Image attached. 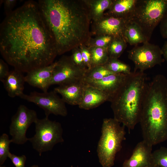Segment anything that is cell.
Listing matches in <instances>:
<instances>
[{
  "mask_svg": "<svg viewBox=\"0 0 167 167\" xmlns=\"http://www.w3.org/2000/svg\"><path fill=\"white\" fill-rule=\"evenodd\" d=\"M0 52L8 64L22 72L54 62L56 44L37 2L25 1L0 25Z\"/></svg>",
  "mask_w": 167,
  "mask_h": 167,
  "instance_id": "6da1fadb",
  "label": "cell"
},
{
  "mask_svg": "<svg viewBox=\"0 0 167 167\" xmlns=\"http://www.w3.org/2000/svg\"><path fill=\"white\" fill-rule=\"evenodd\" d=\"M37 2L54 39L58 55L85 45L91 37V19L83 0H40Z\"/></svg>",
  "mask_w": 167,
  "mask_h": 167,
  "instance_id": "7a4b0ae2",
  "label": "cell"
},
{
  "mask_svg": "<svg viewBox=\"0 0 167 167\" xmlns=\"http://www.w3.org/2000/svg\"><path fill=\"white\" fill-rule=\"evenodd\" d=\"M143 140L153 146L167 140V79L155 76L147 84L139 122Z\"/></svg>",
  "mask_w": 167,
  "mask_h": 167,
  "instance_id": "3957f363",
  "label": "cell"
},
{
  "mask_svg": "<svg viewBox=\"0 0 167 167\" xmlns=\"http://www.w3.org/2000/svg\"><path fill=\"white\" fill-rule=\"evenodd\" d=\"M146 79L144 72H131L110 101L113 118L129 132L139 122Z\"/></svg>",
  "mask_w": 167,
  "mask_h": 167,
  "instance_id": "277c9868",
  "label": "cell"
},
{
  "mask_svg": "<svg viewBox=\"0 0 167 167\" xmlns=\"http://www.w3.org/2000/svg\"><path fill=\"white\" fill-rule=\"evenodd\" d=\"M114 118L103 119L101 135L97 149L99 161L102 167H112L117 154L120 151L126 138L124 125Z\"/></svg>",
  "mask_w": 167,
  "mask_h": 167,
  "instance_id": "5b68a950",
  "label": "cell"
},
{
  "mask_svg": "<svg viewBox=\"0 0 167 167\" xmlns=\"http://www.w3.org/2000/svg\"><path fill=\"white\" fill-rule=\"evenodd\" d=\"M167 15V0H137L129 20L137 24L148 41Z\"/></svg>",
  "mask_w": 167,
  "mask_h": 167,
  "instance_id": "8992f818",
  "label": "cell"
},
{
  "mask_svg": "<svg viewBox=\"0 0 167 167\" xmlns=\"http://www.w3.org/2000/svg\"><path fill=\"white\" fill-rule=\"evenodd\" d=\"M34 123L35 134L28 141L40 156L43 152L51 151L57 144L64 142L62 128L59 122L45 117L38 118Z\"/></svg>",
  "mask_w": 167,
  "mask_h": 167,
  "instance_id": "52a82bcc",
  "label": "cell"
},
{
  "mask_svg": "<svg viewBox=\"0 0 167 167\" xmlns=\"http://www.w3.org/2000/svg\"><path fill=\"white\" fill-rule=\"evenodd\" d=\"M128 57L134 63V72H144L156 65H161L165 61L161 49L159 46L146 42L141 46H135L128 51Z\"/></svg>",
  "mask_w": 167,
  "mask_h": 167,
  "instance_id": "ba28073f",
  "label": "cell"
},
{
  "mask_svg": "<svg viewBox=\"0 0 167 167\" xmlns=\"http://www.w3.org/2000/svg\"><path fill=\"white\" fill-rule=\"evenodd\" d=\"M36 111L29 109L24 105H20L16 113L11 118L9 134L12 137V143L23 144L28 141L26 136L27 129L37 119Z\"/></svg>",
  "mask_w": 167,
  "mask_h": 167,
  "instance_id": "9c48e42d",
  "label": "cell"
},
{
  "mask_svg": "<svg viewBox=\"0 0 167 167\" xmlns=\"http://www.w3.org/2000/svg\"><path fill=\"white\" fill-rule=\"evenodd\" d=\"M54 91L39 92H34L28 95L24 93L20 97L35 104L43 109L45 117L52 114L56 115L66 116L67 111L65 103Z\"/></svg>",
  "mask_w": 167,
  "mask_h": 167,
  "instance_id": "30bf717a",
  "label": "cell"
},
{
  "mask_svg": "<svg viewBox=\"0 0 167 167\" xmlns=\"http://www.w3.org/2000/svg\"><path fill=\"white\" fill-rule=\"evenodd\" d=\"M86 71L77 66L70 56H63L56 62L50 85L59 86L83 80Z\"/></svg>",
  "mask_w": 167,
  "mask_h": 167,
  "instance_id": "8fae6325",
  "label": "cell"
},
{
  "mask_svg": "<svg viewBox=\"0 0 167 167\" xmlns=\"http://www.w3.org/2000/svg\"><path fill=\"white\" fill-rule=\"evenodd\" d=\"M128 20L123 18L104 13L99 19L92 22L90 31L91 35L96 36L108 35L114 37H120L124 39L123 33Z\"/></svg>",
  "mask_w": 167,
  "mask_h": 167,
  "instance_id": "7c38bea8",
  "label": "cell"
},
{
  "mask_svg": "<svg viewBox=\"0 0 167 167\" xmlns=\"http://www.w3.org/2000/svg\"><path fill=\"white\" fill-rule=\"evenodd\" d=\"M56 62L47 66L33 69L27 73L25 82L30 85L46 92L51 86L50 83Z\"/></svg>",
  "mask_w": 167,
  "mask_h": 167,
  "instance_id": "4fadbf2b",
  "label": "cell"
},
{
  "mask_svg": "<svg viewBox=\"0 0 167 167\" xmlns=\"http://www.w3.org/2000/svg\"><path fill=\"white\" fill-rule=\"evenodd\" d=\"M152 147L143 140L138 143L131 157L123 162L122 167H147L152 165Z\"/></svg>",
  "mask_w": 167,
  "mask_h": 167,
  "instance_id": "5bb4252c",
  "label": "cell"
},
{
  "mask_svg": "<svg viewBox=\"0 0 167 167\" xmlns=\"http://www.w3.org/2000/svg\"><path fill=\"white\" fill-rule=\"evenodd\" d=\"M128 75L114 73L108 75L99 80L84 83L100 90L108 96L110 101L112 97L123 84Z\"/></svg>",
  "mask_w": 167,
  "mask_h": 167,
  "instance_id": "9a60e30c",
  "label": "cell"
},
{
  "mask_svg": "<svg viewBox=\"0 0 167 167\" xmlns=\"http://www.w3.org/2000/svg\"><path fill=\"white\" fill-rule=\"evenodd\" d=\"M85 83L83 80L59 85L54 91L62 96L66 103L71 105L80 104L83 96Z\"/></svg>",
  "mask_w": 167,
  "mask_h": 167,
  "instance_id": "2e32d148",
  "label": "cell"
},
{
  "mask_svg": "<svg viewBox=\"0 0 167 167\" xmlns=\"http://www.w3.org/2000/svg\"><path fill=\"white\" fill-rule=\"evenodd\" d=\"M109 101V97L103 92L85 83L82 99L78 106L81 109L89 110Z\"/></svg>",
  "mask_w": 167,
  "mask_h": 167,
  "instance_id": "e0dca14e",
  "label": "cell"
},
{
  "mask_svg": "<svg viewBox=\"0 0 167 167\" xmlns=\"http://www.w3.org/2000/svg\"><path fill=\"white\" fill-rule=\"evenodd\" d=\"M25 76L21 71L14 68L10 71L9 74L2 83L8 96L14 98L20 96L24 94Z\"/></svg>",
  "mask_w": 167,
  "mask_h": 167,
  "instance_id": "ac0fdd59",
  "label": "cell"
},
{
  "mask_svg": "<svg viewBox=\"0 0 167 167\" xmlns=\"http://www.w3.org/2000/svg\"><path fill=\"white\" fill-rule=\"evenodd\" d=\"M137 0H113L109 8L105 13L129 20Z\"/></svg>",
  "mask_w": 167,
  "mask_h": 167,
  "instance_id": "d6986e66",
  "label": "cell"
},
{
  "mask_svg": "<svg viewBox=\"0 0 167 167\" xmlns=\"http://www.w3.org/2000/svg\"><path fill=\"white\" fill-rule=\"evenodd\" d=\"M123 37L130 45L136 46L149 41L139 27L135 23L129 20L124 31Z\"/></svg>",
  "mask_w": 167,
  "mask_h": 167,
  "instance_id": "ffe728a7",
  "label": "cell"
},
{
  "mask_svg": "<svg viewBox=\"0 0 167 167\" xmlns=\"http://www.w3.org/2000/svg\"><path fill=\"white\" fill-rule=\"evenodd\" d=\"M89 11L91 20L101 18L111 6L113 0H83Z\"/></svg>",
  "mask_w": 167,
  "mask_h": 167,
  "instance_id": "44dd1931",
  "label": "cell"
},
{
  "mask_svg": "<svg viewBox=\"0 0 167 167\" xmlns=\"http://www.w3.org/2000/svg\"><path fill=\"white\" fill-rule=\"evenodd\" d=\"M113 74L114 73L107 69L104 65L96 66L87 70L83 80L85 83L99 80Z\"/></svg>",
  "mask_w": 167,
  "mask_h": 167,
  "instance_id": "7402d4cb",
  "label": "cell"
},
{
  "mask_svg": "<svg viewBox=\"0 0 167 167\" xmlns=\"http://www.w3.org/2000/svg\"><path fill=\"white\" fill-rule=\"evenodd\" d=\"M127 45V42L123 38L114 37L107 48L109 58L118 59L126 49Z\"/></svg>",
  "mask_w": 167,
  "mask_h": 167,
  "instance_id": "603a6c76",
  "label": "cell"
},
{
  "mask_svg": "<svg viewBox=\"0 0 167 167\" xmlns=\"http://www.w3.org/2000/svg\"><path fill=\"white\" fill-rule=\"evenodd\" d=\"M88 48L91 55L92 67L103 65L106 63L109 58L107 48L96 47Z\"/></svg>",
  "mask_w": 167,
  "mask_h": 167,
  "instance_id": "cb8c5ba5",
  "label": "cell"
},
{
  "mask_svg": "<svg viewBox=\"0 0 167 167\" xmlns=\"http://www.w3.org/2000/svg\"><path fill=\"white\" fill-rule=\"evenodd\" d=\"M104 65L107 69L114 73L128 74L131 72L129 65L117 58H109Z\"/></svg>",
  "mask_w": 167,
  "mask_h": 167,
  "instance_id": "d4e9b609",
  "label": "cell"
},
{
  "mask_svg": "<svg viewBox=\"0 0 167 167\" xmlns=\"http://www.w3.org/2000/svg\"><path fill=\"white\" fill-rule=\"evenodd\" d=\"M152 165L158 167H167V148L161 147L152 152Z\"/></svg>",
  "mask_w": 167,
  "mask_h": 167,
  "instance_id": "484cf974",
  "label": "cell"
},
{
  "mask_svg": "<svg viewBox=\"0 0 167 167\" xmlns=\"http://www.w3.org/2000/svg\"><path fill=\"white\" fill-rule=\"evenodd\" d=\"M114 37L108 35H101L92 37L85 45L88 47H100L107 48Z\"/></svg>",
  "mask_w": 167,
  "mask_h": 167,
  "instance_id": "4316f807",
  "label": "cell"
},
{
  "mask_svg": "<svg viewBox=\"0 0 167 167\" xmlns=\"http://www.w3.org/2000/svg\"><path fill=\"white\" fill-rule=\"evenodd\" d=\"M12 143L8 135L6 133L3 134L0 137V166L2 165L8 157L10 152L9 146Z\"/></svg>",
  "mask_w": 167,
  "mask_h": 167,
  "instance_id": "83f0119b",
  "label": "cell"
},
{
  "mask_svg": "<svg viewBox=\"0 0 167 167\" xmlns=\"http://www.w3.org/2000/svg\"><path fill=\"white\" fill-rule=\"evenodd\" d=\"M71 51L72 54L70 56L74 63L80 69L86 71L87 68L85 65L79 47L74 48Z\"/></svg>",
  "mask_w": 167,
  "mask_h": 167,
  "instance_id": "f1b7e54d",
  "label": "cell"
},
{
  "mask_svg": "<svg viewBox=\"0 0 167 167\" xmlns=\"http://www.w3.org/2000/svg\"><path fill=\"white\" fill-rule=\"evenodd\" d=\"M79 47L86 66L87 69H90L92 67V58L89 48L85 44L81 45Z\"/></svg>",
  "mask_w": 167,
  "mask_h": 167,
  "instance_id": "f546056e",
  "label": "cell"
},
{
  "mask_svg": "<svg viewBox=\"0 0 167 167\" xmlns=\"http://www.w3.org/2000/svg\"><path fill=\"white\" fill-rule=\"evenodd\" d=\"M8 157L15 167H25V163L27 158L25 155L17 156L10 152Z\"/></svg>",
  "mask_w": 167,
  "mask_h": 167,
  "instance_id": "4dcf8cb0",
  "label": "cell"
},
{
  "mask_svg": "<svg viewBox=\"0 0 167 167\" xmlns=\"http://www.w3.org/2000/svg\"><path fill=\"white\" fill-rule=\"evenodd\" d=\"M16 0H1L0 2L3 3L4 6V10L6 16L12 13L15 10L14 7L17 2Z\"/></svg>",
  "mask_w": 167,
  "mask_h": 167,
  "instance_id": "1f68e13d",
  "label": "cell"
},
{
  "mask_svg": "<svg viewBox=\"0 0 167 167\" xmlns=\"http://www.w3.org/2000/svg\"><path fill=\"white\" fill-rule=\"evenodd\" d=\"M7 63L2 59H0V80L2 83L10 72Z\"/></svg>",
  "mask_w": 167,
  "mask_h": 167,
  "instance_id": "d6a6232c",
  "label": "cell"
},
{
  "mask_svg": "<svg viewBox=\"0 0 167 167\" xmlns=\"http://www.w3.org/2000/svg\"><path fill=\"white\" fill-rule=\"evenodd\" d=\"M160 31L162 37L167 38V15L163 18L160 23Z\"/></svg>",
  "mask_w": 167,
  "mask_h": 167,
  "instance_id": "836d02e7",
  "label": "cell"
},
{
  "mask_svg": "<svg viewBox=\"0 0 167 167\" xmlns=\"http://www.w3.org/2000/svg\"><path fill=\"white\" fill-rule=\"evenodd\" d=\"M161 50L164 60L167 62V41L165 43L161 49Z\"/></svg>",
  "mask_w": 167,
  "mask_h": 167,
  "instance_id": "e575fe53",
  "label": "cell"
},
{
  "mask_svg": "<svg viewBox=\"0 0 167 167\" xmlns=\"http://www.w3.org/2000/svg\"><path fill=\"white\" fill-rule=\"evenodd\" d=\"M147 167H158L156 166H155L154 165H151L148 166Z\"/></svg>",
  "mask_w": 167,
  "mask_h": 167,
  "instance_id": "d590c367",
  "label": "cell"
},
{
  "mask_svg": "<svg viewBox=\"0 0 167 167\" xmlns=\"http://www.w3.org/2000/svg\"><path fill=\"white\" fill-rule=\"evenodd\" d=\"M31 167H39L37 165H33Z\"/></svg>",
  "mask_w": 167,
  "mask_h": 167,
  "instance_id": "8d00e7d4",
  "label": "cell"
},
{
  "mask_svg": "<svg viewBox=\"0 0 167 167\" xmlns=\"http://www.w3.org/2000/svg\"><path fill=\"white\" fill-rule=\"evenodd\" d=\"M0 167H5V166H2V165L0 166Z\"/></svg>",
  "mask_w": 167,
  "mask_h": 167,
  "instance_id": "74e56055",
  "label": "cell"
}]
</instances>
